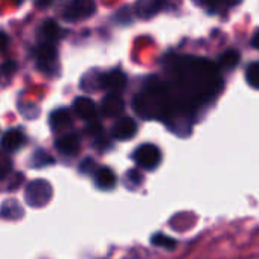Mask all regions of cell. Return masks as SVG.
<instances>
[{
	"label": "cell",
	"mask_w": 259,
	"mask_h": 259,
	"mask_svg": "<svg viewBox=\"0 0 259 259\" xmlns=\"http://www.w3.org/2000/svg\"><path fill=\"white\" fill-rule=\"evenodd\" d=\"M25 144V136L20 130L14 128V130H10L7 132L4 136H2V141H0V147H2L5 151H17L20 150V147Z\"/></svg>",
	"instance_id": "9c48e42d"
},
{
	"label": "cell",
	"mask_w": 259,
	"mask_h": 259,
	"mask_svg": "<svg viewBox=\"0 0 259 259\" xmlns=\"http://www.w3.org/2000/svg\"><path fill=\"white\" fill-rule=\"evenodd\" d=\"M95 185L102 191L113 189L116 186V174L110 168L102 166L95 172Z\"/></svg>",
	"instance_id": "7c38bea8"
},
{
	"label": "cell",
	"mask_w": 259,
	"mask_h": 259,
	"mask_svg": "<svg viewBox=\"0 0 259 259\" xmlns=\"http://www.w3.org/2000/svg\"><path fill=\"white\" fill-rule=\"evenodd\" d=\"M34 160H37V162H34V166H45V165H49V163H54V160H52V157L51 156H48L45 151H37L35 154H34Z\"/></svg>",
	"instance_id": "d6986e66"
},
{
	"label": "cell",
	"mask_w": 259,
	"mask_h": 259,
	"mask_svg": "<svg viewBox=\"0 0 259 259\" xmlns=\"http://www.w3.org/2000/svg\"><path fill=\"white\" fill-rule=\"evenodd\" d=\"M126 180H132L135 186H139L142 183V176L139 174V171L132 169V171H128V174H126Z\"/></svg>",
	"instance_id": "44dd1931"
},
{
	"label": "cell",
	"mask_w": 259,
	"mask_h": 259,
	"mask_svg": "<svg viewBox=\"0 0 259 259\" xmlns=\"http://www.w3.org/2000/svg\"><path fill=\"white\" fill-rule=\"evenodd\" d=\"M135 160H136V163L141 168H144L147 171H153V169H156L160 165L162 153H160V150L156 145H153V144H144V145H141L136 150Z\"/></svg>",
	"instance_id": "3957f363"
},
{
	"label": "cell",
	"mask_w": 259,
	"mask_h": 259,
	"mask_svg": "<svg viewBox=\"0 0 259 259\" xmlns=\"http://www.w3.org/2000/svg\"><path fill=\"white\" fill-rule=\"evenodd\" d=\"M125 108V104H123V99L117 95V93H111L108 96L104 98L102 101V105H101V110L105 116L108 117H114V116H119Z\"/></svg>",
	"instance_id": "ba28073f"
},
{
	"label": "cell",
	"mask_w": 259,
	"mask_h": 259,
	"mask_svg": "<svg viewBox=\"0 0 259 259\" xmlns=\"http://www.w3.org/2000/svg\"><path fill=\"white\" fill-rule=\"evenodd\" d=\"M251 46L256 48V49H259V29L254 31V34H253V37H251Z\"/></svg>",
	"instance_id": "d4e9b609"
},
{
	"label": "cell",
	"mask_w": 259,
	"mask_h": 259,
	"mask_svg": "<svg viewBox=\"0 0 259 259\" xmlns=\"http://www.w3.org/2000/svg\"><path fill=\"white\" fill-rule=\"evenodd\" d=\"M52 198V186L46 180H32L25 191V200L31 207H43Z\"/></svg>",
	"instance_id": "6da1fadb"
},
{
	"label": "cell",
	"mask_w": 259,
	"mask_h": 259,
	"mask_svg": "<svg viewBox=\"0 0 259 259\" xmlns=\"http://www.w3.org/2000/svg\"><path fill=\"white\" fill-rule=\"evenodd\" d=\"M8 35L5 32H0V51H5L8 48Z\"/></svg>",
	"instance_id": "603a6c76"
},
{
	"label": "cell",
	"mask_w": 259,
	"mask_h": 259,
	"mask_svg": "<svg viewBox=\"0 0 259 259\" xmlns=\"http://www.w3.org/2000/svg\"><path fill=\"white\" fill-rule=\"evenodd\" d=\"M96 5L93 0H69L61 10V16L67 22H76L93 16Z\"/></svg>",
	"instance_id": "7a4b0ae2"
},
{
	"label": "cell",
	"mask_w": 259,
	"mask_h": 259,
	"mask_svg": "<svg viewBox=\"0 0 259 259\" xmlns=\"http://www.w3.org/2000/svg\"><path fill=\"white\" fill-rule=\"evenodd\" d=\"M101 85L107 90H110L111 93H119L125 89L126 85V76L123 72L114 69L108 73H105L101 78Z\"/></svg>",
	"instance_id": "8992f818"
},
{
	"label": "cell",
	"mask_w": 259,
	"mask_h": 259,
	"mask_svg": "<svg viewBox=\"0 0 259 259\" xmlns=\"http://www.w3.org/2000/svg\"><path fill=\"white\" fill-rule=\"evenodd\" d=\"M49 123L52 126L54 132H64V130L70 128L72 125V117L69 114L67 110H55L51 117H49Z\"/></svg>",
	"instance_id": "4fadbf2b"
},
{
	"label": "cell",
	"mask_w": 259,
	"mask_h": 259,
	"mask_svg": "<svg viewBox=\"0 0 259 259\" xmlns=\"http://www.w3.org/2000/svg\"><path fill=\"white\" fill-rule=\"evenodd\" d=\"M57 58H58L57 49L51 43H46V45L40 46L38 51H37V63H38L37 66H38V69L41 72H46V73L52 72V67L55 66Z\"/></svg>",
	"instance_id": "5b68a950"
},
{
	"label": "cell",
	"mask_w": 259,
	"mask_h": 259,
	"mask_svg": "<svg viewBox=\"0 0 259 259\" xmlns=\"http://www.w3.org/2000/svg\"><path fill=\"white\" fill-rule=\"evenodd\" d=\"M239 63V54L233 49H229L226 51L221 57H220V66L223 69H227V70H232L238 66Z\"/></svg>",
	"instance_id": "9a60e30c"
},
{
	"label": "cell",
	"mask_w": 259,
	"mask_h": 259,
	"mask_svg": "<svg viewBox=\"0 0 259 259\" xmlns=\"http://www.w3.org/2000/svg\"><path fill=\"white\" fill-rule=\"evenodd\" d=\"M245 81L250 87L259 90V61L248 64L245 69Z\"/></svg>",
	"instance_id": "2e32d148"
},
{
	"label": "cell",
	"mask_w": 259,
	"mask_h": 259,
	"mask_svg": "<svg viewBox=\"0 0 259 259\" xmlns=\"http://www.w3.org/2000/svg\"><path fill=\"white\" fill-rule=\"evenodd\" d=\"M85 132H87L89 135H92V136H96L99 132H102V128H101V125H99V123L93 122L92 125H89V126L85 128Z\"/></svg>",
	"instance_id": "7402d4cb"
},
{
	"label": "cell",
	"mask_w": 259,
	"mask_h": 259,
	"mask_svg": "<svg viewBox=\"0 0 259 259\" xmlns=\"http://www.w3.org/2000/svg\"><path fill=\"white\" fill-rule=\"evenodd\" d=\"M10 171H11V162H10V159L5 154L0 153V180L5 179Z\"/></svg>",
	"instance_id": "ffe728a7"
},
{
	"label": "cell",
	"mask_w": 259,
	"mask_h": 259,
	"mask_svg": "<svg viewBox=\"0 0 259 259\" xmlns=\"http://www.w3.org/2000/svg\"><path fill=\"white\" fill-rule=\"evenodd\" d=\"M13 2H14L16 5H20V4L23 2V0H13Z\"/></svg>",
	"instance_id": "83f0119b"
},
{
	"label": "cell",
	"mask_w": 259,
	"mask_h": 259,
	"mask_svg": "<svg viewBox=\"0 0 259 259\" xmlns=\"http://www.w3.org/2000/svg\"><path fill=\"white\" fill-rule=\"evenodd\" d=\"M163 8V0H139L136 4V14L141 19H151Z\"/></svg>",
	"instance_id": "30bf717a"
},
{
	"label": "cell",
	"mask_w": 259,
	"mask_h": 259,
	"mask_svg": "<svg viewBox=\"0 0 259 259\" xmlns=\"http://www.w3.org/2000/svg\"><path fill=\"white\" fill-rule=\"evenodd\" d=\"M41 37L48 41V43H54L58 40L60 37V26L57 25V22L54 20H46L41 26Z\"/></svg>",
	"instance_id": "5bb4252c"
},
{
	"label": "cell",
	"mask_w": 259,
	"mask_h": 259,
	"mask_svg": "<svg viewBox=\"0 0 259 259\" xmlns=\"http://www.w3.org/2000/svg\"><path fill=\"white\" fill-rule=\"evenodd\" d=\"M2 215L5 218H20L23 215V210L17 201H7L2 209Z\"/></svg>",
	"instance_id": "ac0fdd59"
},
{
	"label": "cell",
	"mask_w": 259,
	"mask_h": 259,
	"mask_svg": "<svg viewBox=\"0 0 259 259\" xmlns=\"http://www.w3.org/2000/svg\"><path fill=\"white\" fill-rule=\"evenodd\" d=\"M54 2H55V0H35L37 7H40V8H48V7H51Z\"/></svg>",
	"instance_id": "cb8c5ba5"
},
{
	"label": "cell",
	"mask_w": 259,
	"mask_h": 259,
	"mask_svg": "<svg viewBox=\"0 0 259 259\" xmlns=\"http://www.w3.org/2000/svg\"><path fill=\"white\" fill-rule=\"evenodd\" d=\"M151 244L156 245V247H160V248H166V250H172L177 245L176 239L171 238V236H168V235H165V233H156V235H153Z\"/></svg>",
	"instance_id": "e0dca14e"
},
{
	"label": "cell",
	"mask_w": 259,
	"mask_h": 259,
	"mask_svg": "<svg viewBox=\"0 0 259 259\" xmlns=\"http://www.w3.org/2000/svg\"><path fill=\"white\" fill-rule=\"evenodd\" d=\"M136 133H138V125L132 117L119 119L111 130V136L117 141H130L133 139Z\"/></svg>",
	"instance_id": "277c9868"
},
{
	"label": "cell",
	"mask_w": 259,
	"mask_h": 259,
	"mask_svg": "<svg viewBox=\"0 0 259 259\" xmlns=\"http://www.w3.org/2000/svg\"><path fill=\"white\" fill-rule=\"evenodd\" d=\"M239 0H218V4H224L226 7H235Z\"/></svg>",
	"instance_id": "484cf974"
},
{
	"label": "cell",
	"mask_w": 259,
	"mask_h": 259,
	"mask_svg": "<svg viewBox=\"0 0 259 259\" xmlns=\"http://www.w3.org/2000/svg\"><path fill=\"white\" fill-rule=\"evenodd\" d=\"M73 110L76 113L78 117L84 119V120H93L98 114V108L96 104L87 98V96H79L73 101Z\"/></svg>",
	"instance_id": "52a82bcc"
},
{
	"label": "cell",
	"mask_w": 259,
	"mask_h": 259,
	"mask_svg": "<svg viewBox=\"0 0 259 259\" xmlns=\"http://www.w3.org/2000/svg\"><path fill=\"white\" fill-rule=\"evenodd\" d=\"M14 69H16V63H14V61H7L4 70H5V72H10V70H14Z\"/></svg>",
	"instance_id": "4316f807"
},
{
	"label": "cell",
	"mask_w": 259,
	"mask_h": 259,
	"mask_svg": "<svg viewBox=\"0 0 259 259\" xmlns=\"http://www.w3.org/2000/svg\"><path fill=\"white\" fill-rule=\"evenodd\" d=\"M55 147L64 156H75L79 150V139L76 135H64L57 139Z\"/></svg>",
	"instance_id": "8fae6325"
}]
</instances>
